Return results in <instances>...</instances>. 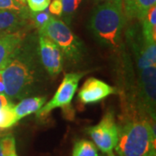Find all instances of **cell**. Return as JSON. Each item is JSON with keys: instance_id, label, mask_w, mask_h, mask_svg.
Wrapping results in <instances>:
<instances>
[{"instance_id": "cell-29", "label": "cell", "mask_w": 156, "mask_h": 156, "mask_svg": "<svg viewBox=\"0 0 156 156\" xmlns=\"http://www.w3.org/2000/svg\"><path fill=\"white\" fill-rule=\"evenodd\" d=\"M0 156H4V154H3V151H2V147H1V143H0Z\"/></svg>"}, {"instance_id": "cell-18", "label": "cell", "mask_w": 156, "mask_h": 156, "mask_svg": "<svg viewBox=\"0 0 156 156\" xmlns=\"http://www.w3.org/2000/svg\"><path fill=\"white\" fill-rule=\"evenodd\" d=\"M83 0H62V14L69 21V17H72L75 11L78 9Z\"/></svg>"}, {"instance_id": "cell-16", "label": "cell", "mask_w": 156, "mask_h": 156, "mask_svg": "<svg viewBox=\"0 0 156 156\" xmlns=\"http://www.w3.org/2000/svg\"><path fill=\"white\" fill-rule=\"evenodd\" d=\"M17 122L18 120L14 111V105L11 101L0 108V131L11 128Z\"/></svg>"}, {"instance_id": "cell-9", "label": "cell", "mask_w": 156, "mask_h": 156, "mask_svg": "<svg viewBox=\"0 0 156 156\" xmlns=\"http://www.w3.org/2000/svg\"><path fill=\"white\" fill-rule=\"evenodd\" d=\"M115 89L96 78L90 77L85 81L78 92V97L84 104L95 103L115 93Z\"/></svg>"}, {"instance_id": "cell-5", "label": "cell", "mask_w": 156, "mask_h": 156, "mask_svg": "<svg viewBox=\"0 0 156 156\" xmlns=\"http://www.w3.org/2000/svg\"><path fill=\"white\" fill-rule=\"evenodd\" d=\"M88 133L95 144L102 153L113 152L118 141L119 128L114 115L108 112L97 125L88 128Z\"/></svg>"}, {"instance_id": "cell-24", "label": "cell", "mask_w": 156, "mask_h": 156, "mask_svg": "<svg viewBox=\"0 0 156 156\" xmlns=\"http://www.w3.org/2000/svg\"><path fill=\"white\" fill-rule=\"evenodd\" d=\"M11 101L5 95V94H0V108L6 104H8Z\"/></svg>"}, {"instance_id": "cell-26", "label": "cell", "mask_w": 156, "mask_h": 156, "mask_svg": "<svg viewBox=\"0 0 156 156\" xmlns=\"http://www.w3.org/2000/svg\"><path fill=\"white\" fill-rule=\"evenodd\" d=\"M0 94H5V83L1 72H0Z\"/></svg>"}, {"instance_id": "cell-11", "label": "cell", "mask_w": 156, "mask_h": 156, "mask_svg": "<svg viewBox=\"0 0 156 156\" xmlns=\"http://www.w3.org/2000/svg\"><path fill=\"white\" fill-rule=\"evenodd\" d=\"M24 39L25 34L21 30L0 34V71L14 56Z\"/></svg>"}, {"instance_id": "cell-21", "label": "cell", "mask_w": 156, "mask_h": 156, "mask_svg": "<svg viewBox=\"0 0 156 156\" xmlns=\"http://www.w3.org/2000/svg\"><path fill=\"white\" fill-rule=\"evenodd\" d=\"M0 10H10L17 12H27L25 6H23L16 0H0Z\"/></svg>"}, {"instance_id": "cell-17", "label": "cell", "mask_w": 156, "mask_h": 156, "mask_svg": "<svg viewBox=\"0 0 156 156\" xmlns=\"http://www.w3.org/2000/svg\"><path fill=\"white\" fill-rule=\"evenodd\" d=\"M72 156H99L96 146L87 140H81L75 143Z\"/></svg>"}, {"instance_id": "cell-1", "label": "cell", "mask_w": 156, "mask_h": 156, "mask_svg": "<svg viewBox=\"0 0 156 156\" xmlns=\"http://www.w3.org/2000/svg\"><path fill=\"white\" fill-rule=\"evenodd\" d=\"M37 53L23 40L0 71L5 83V94L9 99L20 100L31 93L37 79Z\"/></svg>"}, {"instance_id": "cell-15", "label": "cell", "mask_w": 156, "mask_h": 156, "mask_svg": "<svg viewBox=\"0 0 156 156\" xmlns=\"http://www.w3.org/2000/svg\"><path fill=\"white\" fill-rule=\"evenodd\" d=\"M142 27L141 34L145 40L149 43L156 41V5H154L147 12L145 17L141 19Z\"/></svg>"}, {"instance_id": "cell-7", "label": "cell", "mask_w": 156, "mask_h": 156, "mask_svg": "<svg viewBox=\"0 0 156 156\" xmlns=\"http://www.w3.org/2000/svg\"><path fill=\"white\" fill-rule=\"evenodd\" d=\"M140 104L154 117L156 102V66L140 69L139 76Z\"/></svg>"}, {"instance_id": "cell-25", "label": "cell", "mask_w": 156, "mask_h": 156, "mask_svg": "<svg viewBox=\"0 0 156 156\" xmlns=\"http://www.w3.org/2000/svg\"><path fill=\"white\" fill-rule=\"evenodd\" d=\"M95 2L97 5L104 4V3H119V4H122V0H95Z\"/></svg>"}, {"instance_id": "cell-30", "label": "cell", "mask_w": 156, "mask_h": 156, "mask_svg": "<svg viewBox=\"0 0 156 156\" xmlns=\"http://www.w3.org/2000/svg\"><path fill=\"white\" fill-rule=\"evenodd\" d=\"M108 156H115L114 155V154H113V152H111V153H109V154H107Z\"/></svg>"}, {"instance_id": "cell-23", "label": "cell", "mask_w": 156, "mask_h": 156, "mask_svg": "<svg viewBox=\"0 0 156 156\" xmlns=\"http://www.w3.org/2000/svg\"><path fill=\"white\" fill-rule=\"evenodd\" d=\"M49 11L50 13L61 17L62 14V0H53L50 2L49 5Z\"/></svg>"}, {"instance_id": "cell-6", "label": "cell", "mask_w": 156, "mask_h": 156, "mask_svg": "<svg viewBox=\"0 0 156 156\" xmlns=\"http://www.w3.org/2000/svg\"><path fill=\"white\" fill-rule=\"evenodd\" d=\"M84 75L85 73L66 74L52 99L37 112V116H46L56 108L69 106L76 92L78 83Z\"/></svg>"}, {"instance_id": "cell-10", "label": "cell", "mask_w": 156, "mask_h": 156, "mask_svg": "<svg viewBox=\"0 0 156 156\" xmlns=\"http://www.w3.org/2000/svg\"><path fill=\"white\" fill-rule=\"evenodd\" d=\"M128 37H130L132 40L131 43H132L133 50H134L135 58L137 61V66L140 70L145 68L150 67V66H154L156 64L155 43L147 42L144 39L141 32L139 37H137L139 44L130 35Z\"/></svg>"}, {"instance_id": "cell-4", "label": "cell", "mask_w": 156, "mask_h": 156, "mask_svg": "<svg viewBox=\"0 0 156 156\" xmlns=\"http://www.w3.org/2000/svg\"><path fill=\"white\" fill-rule=\"evenodd\" d=\"M39 30L40 33L51 39L69 60L74 62L81 60L83 56V44L65 23L51 17Z\"/></svg>"}, {"instance_id": "cell-14", "label": "cell", "mask_w": 156, "mask_h": 156, "mask_svg": "<svg viewBox=\"0 0 156 156\" xmlns=\"http://www.w3.org/2000/svg\"><path fill=\"white\" fill-rule=\"evenodd\" d=\"M46 97H30L23 98L18 104L14 106V111L16 113L17 120H21L23 117L30 115L33 113H37L42 107L44 105Z\"/></svg>"}, {"instance_id": "cell-19", "label": "cell", "mask_w": 156, "mask_h": 156, "mask_svg": "<svg viewBox=\"0 0 156 156\" xmlns=\"http://www.w3.org/2000/svg\"><path fill=\"white\" fill-rule=\"evenodd\" d=\"M0 143L2 147V151L4 156L11 154L12 152H16V143L14 137L9 134L0 138Z\"/></svg>"}, {"instance_id": "cell-12", "label": "cell", "mask_w": 156, "mask_h": 156, "mask_svg": "<svg viewBox=\"0 0 156 156\" xmlns=\"http://www.w3.org/2000/svg\"><path fill=\"white\" fill-rule=\"evenodd\" d=\"M27 12L0 10V34L9 33L21 30L25 24Z\"/></svg>"}, {"instance_id": "cell-20", "label": "cell", "mask_w": 156, "mask_h": 156, "mask_svg": "<svg viewBox=\"0 0 156 156\" xmlns=\"http://www.w3.org/2000/svg\"><path fill=\"white\" fill-rule=\"evenodd\" d=\"M30 17L32 19V21L35 23V25L37 27H38L39 29H41L46 23L50 20V17L49 11H47L46 10L42 11H37V12H33L31 11L30 13Z\"/></svg>"}, {"instance_id": "cell-27", "label": "cell", "mask_w": 156, "mask_h": 156, "mask_svg": "<svg viewBox=\"0 0 156 156\" xmlns=\"http://www.w3.org/2000/svg\"><path fill=\"white\" fill-rule=\"evenodd\" d=\"M17 3H19L20 5H22L23 6H25V4H26V2H25V0H16Z\"/></svg>"}, {"instance_id": "cell-22", "label": "cell", "mask_w": 156, "mask_h": 156, "mask_svg": "<svg viewBox=\"0 0 156 156\" xmlns=\"http://www.w3.org/2000/svg\"><path fill=\"white\" fill-rule=\"evenodd\" d=\"M30 10L33 12L46 10L50 3V0H25Z\"/></svg>"}, {"instance_id": "cell-3", "label": "cell", "mask_w": 156, "mask_h": 156, "mask_svg": "<svg viewBox=\"0 0 156 156\" xmlns=\"http://www.w3.org/2000/svg\"><path fill=\"white\" fill-rule=\"evenodd\" d=\"M155 132L147 120L127 123L119 130L115 147L119 156H155Z\"/></svg>"}, {"instance_id": "cell-13", "label": "cell", "mask_w": 156, "mask_h": 156, "mask_svg": "<svg viewBox=\"0 0 156 156\" xmlns=\"http://www.w3.org/2000/svg\"><path fill=\"white\" fill-rule=\"evenodd\" d=\"M154 5H156V0H122L123 12L129 19L141 20Z\"/></svg>"}, {"instance_id": "cell-8", "label": "cell", "mask_w": 156, "mask_h": 156, "mask_svg": "<svg viewBox=\"0 0 156 156\" xmlns=\"http://www.w3.org/2000/svg\"><path fill=\"white\" fill-rule=\"evenodd\" d=\"M39 56L40 61L50 76L58 75L62 69V52L60 48L48 37H39Z\"/></svg>"}, {"instance_id": "cell-2", "label": "cell", "mask_w": 156, "mask_h": 156, "mask_svg": "<svg viewBox=\"0 0 156 156\" xmlns=\"http://www.w3.org/2000/svg\"><path fill=\"white\" fill-rule=\"evenodd\" d=\"M124 25L122 4L104 3L95 7L89 20V29L95 39L105 47L117 50L121 46Z\"/></svg>"}, {"instance_id": "cell-28", "label": "cell", "mask_w": 156, "mask_h": 156, "mask_svg": "<svg viewBox=\"0 0 156 156\" xmlns=\"http://www.w3.org/2000/svg\"><path fill=\"white\" fill-rule=\"evenodd\" d=\"M5 156H17V152H12V153H11V154H7Z\"/></svg>"}]
</instances>
